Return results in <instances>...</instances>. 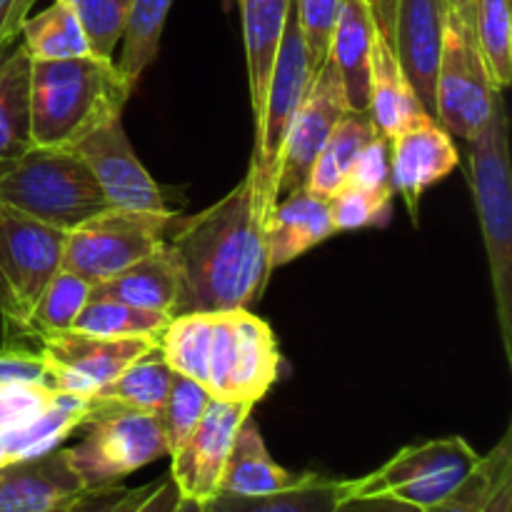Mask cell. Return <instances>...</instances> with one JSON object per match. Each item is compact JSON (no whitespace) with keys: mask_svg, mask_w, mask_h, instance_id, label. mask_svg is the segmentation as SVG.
<instances>
[{"mask_svg":"<svg viewBox=\"0 0 512 512\" xmlns=\"http://www.w3.org/2000/svg\"><path fill=\"white\" fill-rule=\"evenodd\" d=\"M473 38L495 90L512 83V13L510 0H473Z\"/></svg>","mask_w":512,"mask_h":512,"instance_id":"32","label":"cell"},{"mask_svg":"<svg viewBox=\"0 0 512 512\" xmlns=\"http://www.w3.org/2000/svg\"><path fill=\"white\" fill-rule=\"evenodd\" d=\"M253 415V405L210 398L203 418L183 448L170 458V478L180 495L208 505L218 498L225 460L233 450L238 430Z\"/></svg>","mask_w":512,"mask_h":512,"instance_id":"12","label":"cell"},{"mask_svg":"<svg viewBox=\"0 0 512 512\" xmlns=\"http://www.w3.org/2000/svg\"><path fill=\"white\" fill-rule=\"evenodd\" d=\"M173 223L170 210L105 208L65 230L60 268L98 285L153 253Z\"/></svg>","mask_w":512,"mask_h":512,"instance_id":"9","label":"cell"},{"mask_svg":"<svg viewBox=\"0 0 512 512\" xmlns=\"http://www.w3.org/2000/svg\"><path fill=\"white\" fill-rule=\"evenodd\" d=\"M0 385H45L48 388V370L38 350L5 345L0 350Z\"/></svg>","mask_w":512,"mask_h":512,"instance_id":"43","label":"cell"},{"mask_svg":"<svg viewBox=\"0 0 512 512\" xmlns=\"http://www.w3.org/2000/svg\"><path fill=\"white\" fill-rule=\"evenodd\" d=\"M428 113L420 98L415 95L413 85L405 78L393 45L375 35L373 55H370V108L368 115L373 118L375 128L383 138H393L395 133Z\"/></svg>","mask_w":512,"mask_h":512,"instance_id":"23","label":"cell"},{"mask_svg":"<svg viewBox=\"0 0 512 512\" xmlns=\"http://www.w3.org/2000/svg\"><path fill=\"white\" fill-rule=\"evenodd\" d=\"M333 512H423L413 505L398 503L388 498H348L340 500Z\"/></svg>","mask_w":512,"mask_h":512,"instance_id":"45","label":"cell"},{"mask_svg":"<svg viewBox=\"0 0 512 512\" xmlns=\"http://www.w3.org/2000/svg\"><path fill=\"white\" fill-rule=\"evenodd\" d=\"M170 5L173 0H133L130 3L128 25L123 33V53L115 65L133 85H138L140 75L158 55Z\"/></svg>","mask_w":512,"mask_h":512,"instance_id":"33","label":"cell"},{"mask_svg":"<svg viewBox=\"0 0 512 512\" xmlns=\"http://www.w3.org/2000/svg\"><path fill=\"white\" fill-rule=\"evenodd\" d=\"M478 460L480 455L473 445L458 435L408 445L373 473L343 480V500L388 498L428 510L448 498L468 478Z\"/></svg>","mask_w":512,"mask_h":512,"instance_id":"6","label":"cell"},{"mask_svg":"<svg viewBox=\"0 0 512 512\" xmlns=\"http://www.w3.org/2000/svg\"><path fill=\"white\" fill-rule=\"evenodd\" d=\"M268 213L245 175L225 198L165 238L180 280L175 315L253 308L268 285Z\"/></svg>","mask_w":512,"mask_h":512,"instance_id":"1","label":"cell"},{"mask_svg":"<svg viewBox=\"0 0 512 512\" xmlns=\"http://www.w3.org/2000/svg\"><path fill=\"white\" fill-rule=\"evenodd\" d=\"M180 498L183 495L168 473L138 488H125L120 483L88 488L70 512H173Z\"/></svg>","mask_w":512,"mask_h":512,"instance_id":"36","label":"cell"},{"mask_svg":"<svg viewBox=\"0 0 512 512\" xmlns=\"http://www.w3.org/2000/svg\"><path fill=\"white\" fill-rule=\"evenodd\" d=\"M40 358L48 370V388L73 398H95L128 365L158 348V335L140 338H100V335L60 330L38 335Z\"/></svg>","mask_w":512,"mask_h":512,"instance_id":"10","label":"cell"},{"mask_svg":"<svg viewBox=\"0 0 512 512\" xmlns=\"http://www.w3.org/2000/svg\"><path fill=\"white\" fill-rule=\"evenodd\" d=\"M330 235H335V228L330 220L328 200L308 193L305 188L283 195L265 225L270 273L293 263L295 258L328 240Z\"/></svg>","mask_w":512,"mask_h":512,"instance_id":"19","label":"cell"},{"mask_svg":"<svg viewBox=\"0 0 512 512\" xmlns=\"http://www.w3.org/2000/svg\"><path fill=\"white\" fill-rule=\"evenodd\" d=\"M310 80H313V68H310L295 5L290 3L283 38L278 45V58H275L268 93H265L263 113L255 120L253 158H250L248 170V178L253 180V188L268 218L278 203L280 155H283L285 135H288Z\"/></svg>","mask_w":512,"mask_h":512,"instance_id":"8","label":"cell"},{"mask_svg":"<svg viewBox=\"0 0 512 512\" xmlns=\"http://www.w3.org/2000/svg\"><path fill=\"white\" fill-rule=\"evenodd\" d=\"M208 403L210 395L198 383L175 373L168 400H165V405L158 413V423L163 428L165 445H168V458H173L183 448V443L190 438L195 425L203 418Z\"/></svg>","mask_w":512,"mask_h":512,"instance_id":"37","label":"cell"},{"mask_svg":"<svg viewBox=\"0 0 512 512\" xmlns=\"http://www.w3.org/2000/svg\"><path fill=\"white\" fill-rule=\"evenodd\" d=\"M20 43L30 60H65L93 55L70 0H53V5H48L43 13L25 20L20 30Z\"/></svg>","mask_w":512,"mask_h":512,"instance_id":"29","label":"cell"},{"mask_svg":"<svg viewBox=\"0 0 512 512\" xmlns=\"http://www.w3.org/2000/svg\"><path fill=\"white\" fill-rule=\"evenodd\" d=\"M173 512H205V505L198 503V500H190V498H180L178 508Z\"/></svg>","mask_w":512,"mask_h":512,"instance_id":"50","label":"cell"},{"mask_svg":"<svg viewBox=\"0 0 512 512\" xmlns=\"http://www.w3.org/2000/svg\"><path fill=\"white\" fill-rule=\"evenodd\" d=\"M85 420V435L73 448H65L70 468L85 488L120 483L145 465L168 458L158 415L98 403Z\"/></svg>","mask_w":512,"mask_h":512,"instance_id":"7","label":"cell"},{"mask_svg":"<svg viewBox=\"0 0 512 512\" xmlns=\"http://www.w3.org/2000/svg\"><path fill=\"white\" fill-rule=\"evenodd\" d=\"M485 512H512V478L500 485V490L493 495Z\"/></svg>","mask_w":512,"mask_h":512,"instance_id":"48","label":"cell"},{"mask_svg":"<svg viewBox=\"0 0 512 512\" xmlns=\"http://www.w3.org/2000/svg\"><path fill=\"white\" fill-rule=\"evenodd\" d=\"M388 148L390 183L395 193L405 198L410 215L418 220L420 198L425 190L458 168L460 153L453 143V135L435 120V115L423 113L400 133H395L388 140Z\"/></svg>","mask_w":512,"mask_h":512,"instance_id":"16","label":"cell"},{"mask_svg":"<svg viewBox=\"0 0 512 512\" xmlns=\"http://www.w3.org/2000/svg\"><path fill=\"white\" fill-rule=\"evenodd\" d=\"M300 478H303V473H290V470L280 468L270 458L258 423L250 415L240 425L233 450H230L228 460H225L223 478H220V493L255 498V495H270L290 488Z\"/></svg>","mask_w":512,"mask_h":512,"instance_id":"24","label":"cell"},{"mask_svg":"<svg viewBox=\"0 0 512 512\" xmlns=\"http://www.w3.org/2000/svg\"><path fill=\"white\" fill-rule=\"evenodd\" d=\"M168 323V313L133 308V305L118 303V300L90 295L85 308L75 318L73 330L100 335V338H140V335H158L160 338Z\"/></svg>","mask_w":512,"mask_h":512,"instance_id":"34","label":"cell"},{"mask_svg":"<svg viewBox=\"0 0 512 512\" xmlns=\"http://www.w3.org/2000/svg\"><path fill=\"white\" fill-rule=\"evenodd\" d=\"M345 103L343 80L333 60H325L323 68L313 75L308 90H305L300 108L290 123L285 135L283 155H280V175H278V200L290 195L293 190L303 188L315 158L323 150L325 140L335 130V125L348 115Z\"/></svg>","mask_w":512,"mask_h":512,"instance_id":"13","label":"cell"},{"mask_svg":"<svg viewBox=\"0 0 512 512\" xmlns=\"http://www.w3.org/2000/svg\"><path fill=\"white\" fill-rule=\"evenodd\" d=\"M90 295H93V285L88 280L60 268L45 283L35 303L30 305L28 320H25V333L38 338V335L45 333L73 330L75 318L85 308Z\"/></svg>","mask_w":512,"mask_h":512,"instance_id":"31","label":"cell"},{"mask_svg":"<svg viewBox=\"0 0 512 512\" xmlns=\"http://www.w3.org/2000/svg\"><path fill=\"white\" fill-rule=\"evenodd\" d=\"M345 185H355V188L365 190H393V183H390L388 138H383V135L378 133L363 150H360L353 168H350Z\"/></svg>","mask_w":512,"mask_h":512,"instance_id":"42","label":"cell"},{"mask_svg":"<svg viewBox=\"0 0 512 512\" xmlns=\"http://www.w3.org/2000/svg\"><path fill=\"white\" fill-rule=\"evenodd\" d=\"M133 0H70L78 13L90 53L98 58H113V50L123 40Z\"/></svg>","mask_w":512,"mask_h":512,"instance_id":"39","label":"cell"},{"mask_svg":"<svg viewBox=\"0 0 512 512\" xmlns=\"http://www.w3.org/2000/svg\"><path fill=\"white\" fill-rule=\"evenodd\" d=\"M158 350L175 373L230 403L255 405L280 373L278 340L248 308L175 315L160 333Z\"/></svg>","mask_w":512,"mask_h":512,"instance_id":"2","label":"cell"},{"mask_svg":"<svg viewBox=\"0 0 512 512\" xmlns=\"http://www.w3.org/2000/svg\"><path fill=\"white\" fill-rule=\"evenodd\" d=\"M343 500V480L303 473L290 488L270 495H223L205 505V512H333Z\"/></svg>","mask_w":512,"mask_h":512,"instance_id":"28","label":"cell"},{"mask_svg":"<svg viewBox=\"0 0 512 512\" xmlns=\"http://www.w3.org/2000/svg\"><path fill=\"white\" fill-rule=\"evenodd\" d=\"M393 195L395 190H365L355 188V185H343L338 193L328 198L335 233L385 225L390 220V210H393Z\"/></svg>","mask_w":512,"mask_h":512,"instance_id":"38","label":"cell"},{"mask_svg":"<svg viewBox=\"0 0 512 512\" xmlns=\"http://www.w3.org/2000/svg\"><path fill=\"white\" fill-rule=\"evenodd\" d=\"M0 320L5 325H13V328L23 330L25 333V310L20 308V303L15 300L13 290L5 283L3 273H0Z\"/></svg>","mask_w":512,"mask_h":512,"instance_id":"46","label":"cell"},{"mask_svg":"<svg viewBox=\"0 0 512 512\" xmlns=\"http://www.w3.org/2000/svg\"><path fill=\"white\" fill-rule=\"evenodd\" d=\"M65 230L0 203V273L25 310L60 270Z\"/></svg>","mask_w":512,"mask_h":512,"instance_id":"15","label":"cell"},{"mask_svg":"<svg viewBox=\"0 0 512 512\" xmlns=\"http://www.w3.org/2000/svg\"><path fill=\"white\" fill-rule=\"evenodd\" d=\"M33 148L30 133V55L23 43L0 53V158Z\"/></svg>","mask_w":512,"mask_h":512,"instance_id":"26","label":"cell"},{"mask_svg":"<svg viewBox=\"0 0 512 512\" xmlns=\"http://www.w3.org/2000/svg\"><path fill=\"white\" fill-rule=\"evenodd\" d=\"M368 3L370 10H373L375 28H378V33L390 43V38H393V20L398 0H368Z\"/></svg>","mask_w":512,"mask_h":512,"instance_id":"47","label":"cell"},{"mask_svg":"<svg viewBox=\"0 0 512 512\" xmlns=\"http://www.w3.org/2000/svg\"><path fill=\"white\" fill-rule=\"evenodd\" d=\"M290 3L293 0H240L253 120H258L263 113L265 93H268L270 75L278 58V45L283 38Z\"/></svg>","mask_w":512,"mask_h":512,"instance_id":"25","label":"cell"},{"mask_svg":"<svg viewBox=\"0 0 512 512\" xmlns=\"http://www.w3.org/2000/svg\"><path fill=\"white\" fill-rule=\"evenodd\" d=\"M58 395L45 385H0V433L43 413Z\"/></svg>","mask_w":512,"mask_h":512,"instance_id":"41","label":"cell"},{"mask_svg":"<svg viewBox=\"0 0 512 512\" xmlns=\"http://www.w3.org/2000/svg\"><path fill=\"white\" fill-rule=\"evenodd\" d=\"M375 135H378V128H375L373 118H370L368 113L345 115V118L335 125L330 138L325 140L323 150H320L318 158H315L303 188L325 200L333 193H338L345 185V180H348V173L350 168H353L355 158L360 155V150H363Z\"/></svg>","mask_w":512,"mask_h":512,"instance_id":"27","label":"cell"},{"mask_svg":"<svg viewBox=\"0 0 512 512\" xmlns=\"http://www.w3.org/2000/svg\"><path fill=\"white\" fill-rule=\"evenodd\" d=\"M85 490L65 448L0 468V512H70Z\"/></svg>","mask_w":512,"mask_h":512,"instance_id":"18","label":"cell"},{"mask_svg":"<svg viewBox=\"0 0 512 512\" xmlns=\"http://www.w3.org/2000/svg\"><path fill=\"white\" fill-rule=\"evenodd\" d=\"M443 0H398L393 20V53L415 95L435 115V78L443 50Z\"/></svg>","mask_w":512,"mask_h":512,"instance_id":"17","label":"cell"},{"mask_svg":"<svg viewBox=\"0 0 512 512\" xmlns=\"http://www.w3.org/2000/svg\"><path fill=\"white\" fill-rule=\"evenodd\" d=\"M95 403L73 395H58L50 408L0 433V468L20 460H33L60 448L75 430L85 425Z\"/></svg>","mask_w":512,"mask_h":512,"instance_id":"21","label":"cell"},{"mask_svg":"<svg viewBox=\"0 0 512 512\" xmlns=\"http://www.w3.org/2000/svg\"><path fill=\"white\" fill-rule=\"evenodd\" d=\"M93 295L118 303L133 305V308L158 310L173 318L175 305L180 298V280L170 258L165 240L150 255L140 258L130 268L120 270L113 278L93 285Z\"/></svg>","mask_w":512,"mask_h":512,"instance_id":"22","label":"cell"},{"mask_svg":"<svg viewBox=\"0 0 512 512\" xmlns=\"http://www.w3.org/2000/svg\"><path fill=\"white\" fill-rule=\"evenodd\" d=\"M445 13L455 15V18L463 20L465 25L473 28V0H443Z\"/></svg>","mask_w":512,"mask_h":512,"instance_id":"49","label":"cell"},{"mask_svg":"<svg viewBox=\"0 0 512 512\" xmlns=\"http://www.w3.org/2000/svg\"><path fill=\"white\" fill-rule=\"evenodd\" d=\"M340 3L343 0H293L313 75L330 58V40H333L335 23H338Z\"/></svg>","mask_w":512,"mask_h":512,"instance_id":"40","label":"cell"},{"mask_svg":"<svg viewBox=\"0 0 512 512\" xmlns=\"http://www.w3.org/2000/svg\"><path fill=\"white\" fill-rule=\"evenodd\" d=\"M512 478V435L510 430L488 455H480L468 478L433 508L423 512H485L500 485Z\"/></svg>","mask_w":512,"mask_h":512,"instance_id":"35","label":"cell"},{"mask_svg":"<svg viewBox=\"0 0 512 512\" xmlns=\"http://www.w3.org/2000/svg\"><path fill=\"white\" fill-rule=\"evenodd\" d=\"M35 0H0V53L20 40L23 23L30 18Z\"/></svg>","mask_w":512,"mask_h":512,"instance_id":"44","label":"cell"},{"mask_svg":"<svg viewBox=\"0 0 512 512\" xmlns=\"http://www.w3.org/2000/svg\"><path fill=\"white\" fill-rule=\"evenodd\" d=\"M495 85L483 63L473 28L445 13L443 50L435 78V120L455 138L470 140L490 118Z\"/></svg>","mask_w":512,"mask_h":512,"instance_id":"11","label":"cell"},{"mask_svg":"<svg viewBox=\"0 0 512 512\" xmlns=\"http://www.w3.org/2000/svg\"><path fill=\"white\" fill-rule=\"evenodd\" d=\"M175 370L163 360L160 350L155 348L145 358L135 360L123 370L113 383L105 385L95 398L98 403L118 405V408L138 410V413L158 415L168 400L173 388Z\"/></svg>","mask_w":512,"mask_h":512,"instance_id":"30","label":"cell"},{"mask_svg":"<svg viewBox=\"0 0 512 512\" xmlns=\"http://www.w3.org/2000/svg\"><path fill=\"white\" fill-rule=\"evenodd\" d=\"M73 150L88 165L110 208L150 210V213L168 210L163 190L143 168L125 135L123 118H113L95 128L93 133L78 140Z\"/></svg>","mask_w":512,"mask_h":512,"instance_id":"14","label":"cell"},{"mask_svg":"<svg viewBox=\"0 0 512 512\" xmlns=\"http://www.w3.org/2000/svg\"><path fill=\"white\" fill-rule=\"evenodd\" d=\"M468 143L470 188L488 253L500 340L512 365V175L503 90L495 93L490 118Z\"/></svg>","mask_w":512,"mask_h":512,"instance_id":"4","label":"cell"},{"mask_svg":"<svg viewBox=\"0 0 512 512\" xmlns=\"http://www.w3.org/2000/svg\"><path fill=\"white\" fill-rule=\"evenodd\" d=\"M0 203L60 230L110 208L80 155L48 145L0 158Z\"/></svg>","mask_w":512,"mask_h":512,"instance_id":"5","label":"cell"},{"mask_svg":"<svg viewBox=\"0 0 512 512\" xmlns=\"http://www.w3.org/2000/svg\"><path fill=\"white\" fill-rule=\"evenodd\" d=\"M133 90L113 58L30 60L33 145L73 148L103 123L123 118Z\"/></svg>","mask_w":512,"mask_h":512,"instance_id":"3","label":"cell"},{"mask_svg":"<svg viewBox=\"0 0 512 512\" xmlns=\"http://www.w3.org/2000/svg\"><path fill=\"white\" fill-rule=\"evenodd\" d=\"M375 35L378 28L368 0H343L330 40V60L343 80L350 113H368L370 108V55Z\"/></svg>","mask_w":512,"mask_h":512,"instance_id":"20","label":"cell"}]
</instances>
